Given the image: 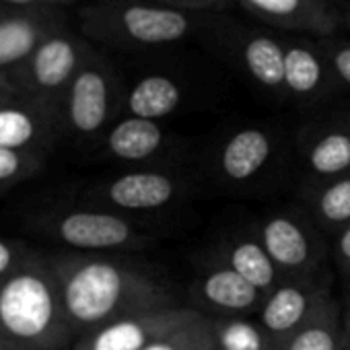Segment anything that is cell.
<instances>
[{"instance_id": "cell-1", "label": "cell", "mask_w": 350, "mask_h": 350, "mask_svg": "<svg viewBox=\"0 0 350 350\" xmlns=\"http://www.w3.org/2000/svg\"><path fill=\"white\" fill-rule=\"evenodd\" d=\"M50 262L77 338L124 317L178 307L169 286L138 266L85 254L54 256Z\"/></svg>"}, {"instance_id": "cell-2", "label": "cell", "mask_w": 350, "mask_h": 350, "mask_svg": "<svg viewBox=\"0 0 350 350\" xmlns=\"http://www.w3.org/2000/svg\"><path fill=\"white\" fill-rule=\"evenodd\" d=\"M0 334L19 350H72L77 342L52 262L40 252L0 276Z\"/></svg>"}, {"instance_id": "cell-3", "label": "cell", "mask_w": 350, "mask_h": 350, "mask_svg": "<svg viewBox=\"0 0 350 350\" xmlns=\"http://www.w3.org/2000/svg\"><path fill=\"white\" fill-rule=\"evenodd\" d=\"M79 17L85 40L124 50L173 46L202 25L200 15L152 0H93Z\"/></svg>"}, {"instance_id": "cell-4", "label": "cell", "mask_w": 350, "mask_h": 350, "mask_svg": "<svg viewBox=\"0 0 350 350\" xmlns=\"http://www.w3.org/2000/svg\"><path fill=\"white\" fill-rule=\"evenodd\" d=\"M93 52L95 50L85 38L64 29L48 38L7 77L15 85L21 99L33 101L62 118L64 95Z\"/></svg>"}, {"instance_id": "cell-5", "label": "cell", "mask_w": 350, "mask_h": 350, "mask_svg": "<svg viewBox=\"0 0 350 350\" xmlns=\"http://www.w3.org/2000/svg\"><path fill=\"white\" fill-rule=\"evenodd\" d=\"M202 317L200 311L180 305L124 317L77 338L72 350H146Z\"/></svg>"}, {"instance_id": "cell-6", "label": "cell", "mask_w": 350, "mask_h": 350, "mask_svg": "<svg viewBox=\"0 0 350 350\" xmlns=\"http://www.w3.org/2000/svg\"><path fill=\"white\" fill-rule=\"evenodd\" d=\"M118 101V77L97 52L89 56L62 101V120L79 136H95L109 122Z\"/></svg>"}, {"instance_id": "cell-7", "label": "cell", "mask_w": 350, "mask_h": 350, "mask_svg": "<svg viewBox=\"0 0 350 350\" xmlns=\"http://www.w3.org/2000/svg\"><path fill=\"white\" fill-rule=\"evenodd\" d=\"M68 29L64 9L0 11V75L21 66L48 38Z\"/></svg>"}, {"instance_id": "cell-8", "label": "cell", "mask_w": 350, "mask_h": 350, "mask_svg": "<svg viewBox=\"0 0 350 350\" xmlns=\"http://www.w3.org/2000/svg\"><path fill=\"white\" fill-rule=\"evenodd\" d=\"M50 231L64 245L81 252L122 250L144 241V235L130 221L101 211H70L58 215Z\"/></svg>"}, {"instance_id": "cell-9", "label": "cell", "mask_w": 350, "mask_h": 350, "mask_svg": "<svg viewBox=\"0 0 350 350\" xmlns=\"http://www.w3.org/2000/svg\"><path fill=\"white\" fill-rule=\"evenodd\" d=\"M262 23L315 38H332L344 21V11L332 0H237Z\"/></svg>"}, {"instance_id": "cell-10", "label": "cell", "mask_w": 350, "mask_h": 350, "mask_svg": "<svg viewBox=\"0 0 350 350\" xmlns=\"http://www.w3.org/2000/svg\"><path fill=\"white\" fill-rule=\"evenodd\" d=\"M327 297V288L315 286L313 282L278 284L264 299L260 309V325L278 344L295 329H299Z\"/></svg>"}, {"instance_id": "cell-11", "label": "cell", "mask_w": 350, "mask_h": 350, "mask_svg": "<svg viewBox=\"0 0 350 350\" xmlns=\"http://www.w3.org/2000/svg\"><path fill=\"white\" fill-rule=\"evenodd\" d=\"M60 116L27 99L0 107V148L42 154L54 138Z\"/></svg>"}, {"instance_id": "cell-12", "label": "cell", "mask_w": 350, "mask_h": 350, "mask_svg": "<svg viewBox=\"0 0 350 350\" xmlns=\"http://www.w3.org/2000/svg\"><path fill=\"white\" fill-rule=\"evenodd\" d=\"M178 192L173 178L157 171H134L120 175L105 186V200L124 211H152L169 204Z\"/></svg>"}, {"instance_id": "cell-13", "label": "cell", "mask_w": 350, "mask_h": 350, "mask_svg": "<svg viewBox=\"0 0 350 350\" xmlns=\"http://www.w3.org/2000/svg\"><path fill=\"white\" fill-rule=\"evenodd\" d=\"M258 241L280 272L299 274L313 262V243L307 231L291 217L276 215L268 219L260 229Z\"/></svg>"}, {"instance_id": "cell-14", "label": "cell", "mask_w": 350, "mask_h": 350, "mask_svg": "<svg viewBox=\"0 0 350 350\" xmlns=\"http://www.w3.org/2000/svg\"><path fill=\"white\" fill-rule=\"evenodd\" d=\"M327 77L332 72L317 40H284V93L313 99L323 91Z\"/></svg>"}, {"instance_id": "cell-15", "label": "cell", "mask_w": 350, "mask_h": 350, "mask_svg": "<svg viewBox=\"0 0 350 350\" xmlns=\"http://www.w3.org/2000/svg\"><path fill=\"white\" fill-rule=\"evenodd\" d=\"M245 72L268 91H284V40L264 31H245L237 40Z\"/></svg>"}, {"instance_id": "cell-16", "label": "cell", "mask_w": 350, "mask_h": 350, "mask_svg": "<svg viewBox=\"0 0 350 350\" xmlns=\"http://www.w3.org/2000/svg\"><path fill=\"white\" fill-rule=\"evenodd\" d=\"M198 286L202 301L227 315L247 313L258 307L262 309L266 299L264 293H260L254 284H250L229 266L211 270Z\"/></svg>"}, {"instance_id": "cell-17", "label": "cell", "mask_w": 350, "mask_h": 350, "mask_svg": "<svg viewBox=\"0 0 350 350\" xmlns=\"http://www.w3.org/2000/svg\"><path fill=\"white\" fill-rule=\"evenodd\" d=\"M272 152L270 134L262 128L237 130L221 150V171L231 182H245L266 165Z\"/></svg>"}, {"instance_id": "cell-18", "label": "cell", "mask_w": 350, "mask_h": 350, "mask_svg": "<svg viewBox=\"0 0 350 350\" xmlns=\"http://www.w3.org/2000/svg\"><path fill=\"white\" fill-rule=\"evenodd\" d=\"M276 350H346L344 323L336 301L327 297L299 329L276 344Z\"/></svg>"}, {"instance_id": "cell-19", "label": "cell", "mask_w": 350, "mask_h": 350, "mask_svg": "<svg viewBox=\"0 0 350 350\" xmlns=\"http://www.w3.org/2000/svg\"><path fill=\"white\" fill-rule=\"evenodd\" d=\"M165 132L154 120L128 116L120 120L105 138L111 157L122 161H144L161 150Z\"/></svg>"}, {"instance_id": "cell-20", "label": "cell", "mask_w": 350, "mask_h": 350, "mask_svg": "<svg viewBox=\"0 0 350 350\" xmlns=\"http://www.w3.org/2000/svg\"><path fill=\"white\" fill-rule=\"evenodd\" d=\"M184 93L178 81L167 75H146L126 95L128 116L154 120L171 116L182 105Z\"/></svg>"}, {"instance_id": "cell-21", "label": "cell", "mask_w": 350, "mask_h": 350, "mask_svg": "<svg viewBox=\"0 0 350 350\" xmlns=\"http://www.w3.org/2000/svg\"><path fill=\"white\" fill-rule=\"evenodd\" d=\"M227 266L233 268L239 276H243L266 297L278 286L276 280L280 270L258 239L235 241L227 250Z\"/></svg>"}, {"instance_id": "cell-22", "label": "cell", "mask_w": 350, "mask_h": 350, "mask_svg": "<svg viewBox=\"0 0 350 350\" xmlns=\"http://www.w3.org/2000/svg\"><path fill=\"white\" fill-rule=\"evenodd\" d=\"M215 344L219 350H276V342L260 325L241 315L211 319Z\"/></svg>"}, {"instance_id": "cell-23", "label": "cell", "mask_w": 350, "mask_h": 350, "mask_svg": "<svg viewBox=\"0 0 350 350\" xmlns=\"http://www.w3.org/2000/svg\"><path fill=\"white\" fill-rule=\"evenodd\" d=\"M309 167L323 175H340L350 169V128H329L307 150Z\"/></svg>"}, {"instance_id": "cell-24", "label": "cell", "mask_w": 350, "mask_h": 350, "mask_svg": "<svg viewBox=\"0 0 350 350\" xmlns=\"http://www.w3.org/2000/svg\"><path fill=\"white\" fill-rule=\"evenodd\" d=\"M315 208L325 225H334V227L350 225V175L338 178L336 182L327 184L319 192L315 200Z\"/></svg>"}, {"instance_id": "cell-25", "label": "cell", "mask_w": 350, "mask_h": 350, "mask_svg": "<svg viewBox=\"0 0 350 350\" xmlns=\"http://www.w3.org/2000/svg\"><path fill=\"white\" fill-rule=\"evenodd\" d=\"M211 346H215L211 319L202 317L200 321L192 323L190 327L148 346L146 350H208Z\"/></svg>"}, {"instance_id": "cell-26", "label": "cell", "mask_w": 350, "mask_h": 350, "mask_svg": "<svg viewBox=\"0 0 350 350\" xmlns=\"http://www.w3.org/2000/svg\"><path fill=\"white\" fill-rule=\"evenodd\" d=\"M42 167V154L0 148V188L15 186Z\"/></svg>"}, {"instance_id": "cell-27", "label": "cell", "mask_w": 350, "mask_h": 350, "mask_svg": "<svg viewBox=\"0 0 350 350\" xmlns=\"http://www.w3.org/2000/svg\"><path fill=\"white\" fill-rule=\"evenodd\" d=\"M317 46L336 81L350 89V42L338 38H317Z\"/></svg>"}, {"instance_id": "cell-28", "label": "cell", "mask_w": 350, "mask_h": 350, "mask_svg": "<svg viewBox=\"0 0 350 350\" xmlns=\"http://www.w3.org/2000/svg\"><path fill=\"white\" fill-rule=\"evenodd\" d=\"M29 247L19 241L0 237V276H7L21 266V262L29 256Z\"/></svg>"}, {"instance_id": "cell-29", "label": "cell", "mask_w": 350, "mask_h": 350, "mask_svg": "<svg viewBox=\"0 0 350 350\" xmlns=\"http://www.w3.org/2000/svg\"><path fill=\"white\" fill-rule=\"evenodd\" d=\"M152 3L178 9V11H186V13H211V11H221L229 5V0H152Z\"/></svg>"}, {"instance_id": "cell-30", "label": "cell", "mask_w": 350, "mask_h": 350, "mask_svg": "<svg viewBox=\"0 0 350 350\" xmlns=\"http://www.w3.org/2000/svg\"><path fill=\"white\" fill-rule=\"evenodd\" d=\"M79 0H0V7L7 9H64Z\"/></svg>"}, {"instance_id": "cell-31", "label": "cell", "mask_w": 350, "mask_h": 350, "mask_svg": "<svg viewBox=\"0 0 350 350\" xmlns=\"http://www.w3.org/2000/svg\"><path fill=\"white\" fill-rule=\"evenodd\" d=\"M336 252H338L340 262H342L346 268H350V225L342 227V231H340V235H338Z\"/></svg>"}, {"instance_id": "cell-32", "label": "cell", "mask_w": 350, "mask_h": 350, "mask_svg": "<svg viewBox=\"0 0 350 350\" xmlns=\"http://www.w3.org/2000/svg\"><path fill=\"white\" fill-rule=\"evenodd\" d=\"M17 99H21V97H19L15 85L11 83V79L7 75H0V107L9 105V103H13Z\"/></svg>"}, {"instance_id": "cell-33", "label": "cell", "mask_w": 350, "mask_h": 350, "mask_svg": "<svg viewBox=\"0 0 350 350\" xmlns=\"http://www.w3.org/2000/svg\"><path fill=\"white\" fill-rule=\"evenodd\" d=\"M342 323H344V336H346V350H350V309L342 317Z\"/></svg>"}, {"instance_id": "cell-34", "label": "cell", "mask_w": 350, "mask_h": 350, "mask_svg": "<svg viewBox=\"0 0 350 350\" xmlns=\"http://www.w3.org/2000/svg\"><path fill=\"white\" fill-rule=\"evenodd\" d=\"M0 350H19V348H17V346H13V344H11L3 334H0Z\"/></svg>"}, {"instance_id": "cell-35", "label": "cell", "mask_w": 350, "mask_h": 350, "mask_svg": "<svg viewBox=\"0 0 350 350\" xmlns=\"http://www.w3.org/2000/svg\"><path fill=\"white\" fill-rule=\"evenodd\" d=\"M342 11H344V21H346V25L350 27V0H344Z\"/></svg>"}, {"instance_id": "cell-36", "label": "cell", "mask_w": 350, "mask_h": 350, "mask_svg": "<svg viewBox=\"0 0 350 350\" xmlns=\"http://www.w3.org/2000/svg\"><path fill=\"white\" fill-rule=\"evenodd\" d=\"M208 350H219V348H217V344H215V346H211Z\"/></svg>"}, {"instance_id": "cell-37", "label": "cell", "mask_w": 350, "mask_h": 350, "mask_svg": "<svg viewBox=\"0 0 350 350\" xmlns=\"http://www.w3.org/2000/svg\"><path fill=\"white\" fill-rule=\"evenodd\" d=\"M3 9H5V7H0V11H3Z\"/></svg>"}, {"instance_id": "cell-38", "label": "cell", "mask_w": 350, "mask_h": 350, "mask_svg": "<svg viewBox=\"0 0 350 350\" xmlns=\"http://www.w3.org/2000/svg\"><path fill=\"white\" fill-rule=\"evenodd\" d=\"M332 3H336V0H332Z\"/></svg>"}]
</instances>
